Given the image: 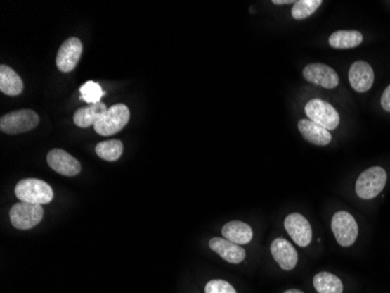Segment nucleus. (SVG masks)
<instances>
[{
	"label": "nucleus",
	"mask_w": 390,
	"mask_h": 293,
	"mask_svg": "<svg viewBox=\"0 0 390 293\" xmlns=\"http://www.w3.org/2000/svg\"><path fill=\"white\" fill-rule=\"evenodd\" d=\"M15 196L21 202L47 204L54 197L52 187L47 182L37 178H26L15 185Z\"/></svg>",
	"instance_id": "nucleus-1"
},
{
	"label": "nucleus",
	"mask_w": 390,
	"mask_h": 293,
	"mask_svg": "<svg viewBox=\"0 0 390 293\" xmlns=\"http://www.w3.org/2000/svg\"><path fill=\"white\" fill-rule=\"evenodd\" d=\"M387 183V173L384 168L372 167L363 171L356 180V192L360 199H372L380 195Z\"/></svg>",
	"instance_id": "nucleus-2"
},
{
	"label": "nucleus",
	"mask_w": 390,
	"mask_h": 293,
	"mask_svg": "<svg viewBox=\"0 0 390 293\" xmlns=\"http://www.w3.org/2000/svg\"><path fill=\"white\" fill-rule=\"evenodd\" d=\"M130 120V109L123 104L114 105L107 109V112L100 116L95 123V132L102 137H109L121 132Z\"/></svg>",
	"instance_id": "nucleus-3"
},
{
	"label": "nucleus",
	"mask_w": 390,
	"mask_h": 293,
	"mask_svg": "<svg viewBox=\"0 0 390 293\" xmlns=\"http://www.w3.org/2000/svg\"><path fill=\"white\" fill-rule=\"evenodd\" d=\"M39 116L32 109H20L8 113L0 119V130L4 133L15 135L26 133L38 126Z\"/></svg>",
	"instance_id": "nucleus-4"
},
{
	"label": "nucleus",
	"mask_w": 390,
	"mask_h": 293,
	"mask_svg": "<svg viewBox=\"0 0 390 293\" xmlns=\"http://www.w3.org/2000/svg\"><path fill=\"white\" fill-rule=\"evenodd\" d=\"M44 213L45 211L40 204L15 203L10 210L11 223L18 230H30L41 222Z\"/></svg>",
	"instance_id": "nucleus-5"
},
{
	"label": "nucleus",
	"mask_w": 390,
	"mask_h": 293,
	"mask_svg": "<svg viewBox=\"0 0 390 293\" xmlns=\"http://www.w3.org/2000/svg\"><path fill=\"white\" fill-rule=\"evenodd\" d=\"M305 113L312 123L325 130H334L340 123V116L333 106L321 99H312L305 106Z\"/></svg>",
	"instance_id": "nucleus-6"
},
{
	"label": "nucleus",
	"mask_w": 390,
	"mask_h": 293,
	"mask_svg": "<svg viewBox=\"0 0 390 293\" xmlns=\"http://www.w3.org/2000/svg\"><path fill=\"white\" fill-rule=\"evenodd\" d=\"M332 231L335 239L344 248L354 244L359 235V227L356 218L347 211H338L332 218Z\"/></svg>",
	"instance_id": "nucleus-7"
},
{
	"label": "nucleus",
	"mask_w": 390,
	"mask_h": 293,
	"mask_svg": "<svg viewBox=\"0 0 390 293\" xmlns=\"http://www.w3.org/2000/svg\"><path fill=\"white\" fill-rule=\"evenodd\" d=\"M82 52V42L79 38L73 37L67 39L66 42H63L56 56V66L63 73H70L75 70Z\"/></svg>",
	"instance_id": "nucleus-8"
},
{
	"label": "nucleus",
	"mask_w": 390,
	"mask_h": 293,
	"mask_svg": "<svg viewBox=\"0 0 390 293\" xmlns=\"http://www.w3.org/2000/svg\"><path fill=\"white\" fill-rule=\"evenodd\" d=\"M284 227L287 234L296 244L301 248L308 247L312 241V227L308 220L298 213H290L284 220Z\"/></svg>",
	"instance_id": "nucleus-9"
},
{
	"label": "nucleus",
	"mask_w": 390,
	"mask_h": 293,
	"mask_svg": "<svg viewBox=\"0 0 390 293\" xmlns=\"http://www.w3.org/2000/svg\"><path fill=\"white\" fill-rule=\"evenodd\" d=\"M303 77L308 82L326 89H333L339 85L338 74L325 63H310L303 70Z\"/></svg>",
	"instance_id": "nucleus-10"
},
{
	"label": "nucleus",
	"mask_w": 390,
	"mask_h": 293,
	"mask_svg": "<svg viewBox=\"0 0 390 293\" xmlns=\"http://www.w3.org/2000/svg\"><path fill=\"white\" fill-rule=\"evenodd\" d=\"M47 163L53 170L63 176H77L81 173V163L63 149H53L47 154Z\"/></svg>",
	"instance_id": "nucleus-11"
},
{
	"label": "nucleus",
	"mask_w": 390,
	"mask_h": 293,
	"mask_svg": "<svg viewBox=\"0 0 390 293\" xmlns=\"http://www.w3.org/2000/svg\"><path fill=\"white\" fill-rule=\"evenodd\" d=\"M349 82L353 89L359 93L370 91L374 84V70L366 61H356L349 72Z\"/></svg>",
	"instance_id": "nucleus-12"
},
{
	"label": "nucleus",
	"mask_w": 390,
	"mask_h": 293,
	"mask_svg": "<svg viewBox=\"0 0 390 293\" xmlns=\"http://www.w3.org/2000/svg\"><path fill=\"white\" fill-rule=\"evenodd\" d=\"M270 250H271L273 259L282 269L289 271V270L294 269V266H297V251L290 242H287V239L276 238L271 243Z\"/></svg>",
	"instance_id": "nucleus-13"
},
{
	"label": "nucleus",
	"mask_w": 390,
	"mask_h": 293,
	"mask_svg": "<svg viewBox=\"0 0 390 293\" xmlns=\"http://www.w3.org/2000/svg\"><path fill=\"white\" fill-rule=\"evenodd\" d=\"M209 248L230 264H240L245 259V249L226 238H212Z\"/></svg>",
	"instance_id": "nucleus-14"
},
{
	"label": "nucleus",
	"mask_w": 390,
	"mask_h": 293,
	"mask_svg": "<svg viewBox=\"0 0 390 293\" xmlns=\"http://www.w3.org/2000/svg\"><path fill=\"white\" fill-rule=\"evenodd\" d=\"M298 130L305 140L316 146H327L332 141V135L327 130L312 123L311 120L303 119L298 123Z\"/></svg>",
	"instance_id": "nucleus-15"
},
{
	"label": "nucleus",
	"mask_w": 390,
	"mask_h": 293,
	"mask_svg": "<svg viewBox=\"0 0 390 293\" xmlns=\"http://www.w3.org/2000/svg\"><path fill=\"white\" fill-rule=\"evenodd\" d=\"M222 236L235 244H248L252 239V229L243 222L232 220L222 227Z\"/></svg>",
	"instance_id": "nucleus-16"
},
{
	"label": "nucleus",
	"mask_w": 390,
	"mask_h": 293,
	"mask_svg": "<svg viewBox=\"0 0 390 293\" xmlns=\"http://www.w3.org/2000/svg\"><path fill=\"white\" fill-rule=\"evenodd\" d=\"M0 91L8 96H17L24 91V82L11 67L0 66Z\"/></svg>",
	"instance_id": "nucleus-17"
},
{
	"label": "nucleus",
	"mask_w": 390,
	"mask_h": 293,
	"mask_svg": "<svg viewBox=\"0 0 390 293\" xmlns=\"http://www.w3.org/2000/svg\"><path fill=\"white\" fill-rule=\"evenodd\" d=\"M107 106L104 105L103 102L77 109L74 114V123L79 128L95 126V123L107 112Z\"/></svg>",
	"instance_id": "nucleus-18"
},
{
	"label": "nucleus",
	"mask_w": 390,
	"mask_h": 293,
	"mask_svg": "<svg viewBox=\"0 0 390 293\" xmlns=\"http://www.w3.org/2000/svg\"><path fill=\"white\" fill-rule=\"evenodd\" d=\"M363 37L361 32L337 31L332 33L328 39L331 47L335 49H354L363 44Z\"/></svg>",
	"instance_id": "nucleus-19"
},
{
	"label": "nucleus",
	"mask_w": 390,
	"mask_h": 293,
	"mask_svg": "<svg viewBox=\"0 0 390 293\" xmlns=\"http://www.w3.org/2000/svg\"><path fill=\"white\" fill-rule=\"evenodd\" d=\"M313 287L318 293H342L344 285L339 277L330 273H319L313 277Z\"/></svg>",
	"instance_id": "nucleus-20"
},
{
	"label": "nucleus",
	"mask_w": 390,
	"mask_h": 293,
	"mask_svg": "<svg viewBox=\"0 0 390 293\" xmlns=\"http://www.w3.org/2000/svg\"><path fill=\"white\" fill-rule=\"evenodd\" d=\"M95 151L102 160L114 162L122 156L123 144L119 140L103 141L97 144Z\"/></svg>",
	"instance_id": "nucleus-21"
},
{
	"label": "nucleus",
	"mask_w": 390,
	"mask_h": 293,
	"mask_svg": "<svg viewBox=\"0 0 390 293\" xmlns=\"http://www.w3.org/2000/svg\"><path fill=\"white\" fill-rule=\"evenodd\" d=\"M79 93H81V99L83 101H86L90 105H96V104L102 102L100 99L103 98L105 94V92L95 81H86V84H83L79 87Z\"/></svg>",
	"instance_id": "nucleus-22"
},
{
	"label": "nucleus",
	"mask_w": 390,
	"mask_h": 293,
	"mask_svg": "<svg viewBox=\"0 0 390 293\" xmlns=\"http://www.w3.org/2000/svg\"><path fill=\"white\" fill-rule=\"evenodd\" d=\"M321 4V0H298L294 4L291 14L296 20H303L312 15Z\"/></svg>",
	"instance_id": "nucleus-23"
},
{
	"label": "nucleus",
	"mask_w": 390,
	"mask_h": 293,
	"mask_svg": "<svg viewBox=\"0 0 390 293\" xmlns=\"http://www.w3.org/2000/svg\"><path fill=\"white\" fill-rule=\"evenodd\" d=\"M204 292L206 293H236L234 287L222 280H213L208 282L207 285L204 287Z\"/></svg>",
	"instance_id": "nucleus-24"
},
{
	"label": "nucleus",
	"mask_w": 390,
	"mask_h": 293,
	"mask_svg": "<svg viewBox=\"0 0 390 293\" xmlns=\"http://www.w3.org/2000/svg\"><path fill=\"white\" fill-rule=\"evenodd\" d=\"M381 106L384 111L390 112V85L386 88V91L384 92L382 94V98H381Z\"/></svg>",
	"instance_id": "nucleus-25"
},
{
	"label": "nucleus",
	"mask_w": 390,
	"mask_h": 293,
	"mask_svg": "<svg viewBox=\"0 0 390 293\" xmlns=\"http://www.w3.org/2000/svg\"><path fill=\"white\" fill-rule=\"evenodd\" d=\"M296 1L294 0H273V4L276 5H287V4H294Z\"/></svg>",
	"instance_id": "nucleus-26"
},
{
	"label": "nucleus",
	"mask_w": 390,
	"mask_h": 293,
	"mask_svg": "<svg viewBox=\"0 0 390 293\" xmlns=\"http://www.w3.org/2000/svg\"><path fill=\"white\" fill-rule=\"evenodd\" d=\"M284 293H304V292H301V291H299V290H294H294L285 291V292H284Z\"/></svg>",
	"instance_id": "nucleus-27"
}]
</instances>
